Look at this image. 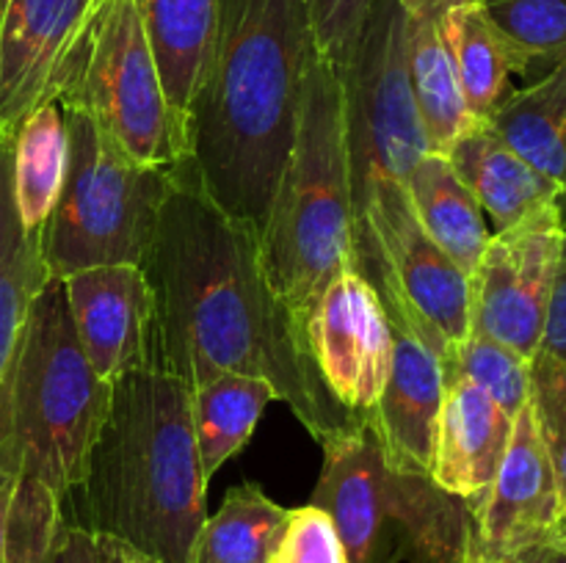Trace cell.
I'll list each match as a JSON object with an SVG mask.
<instances>
[{
  "instance_id": "cell-33",
  "label": "cell",
  "mask_w": 566,
  "mask_h": 563,
  "mask_svg": "<svg viewBox=\"0 0 566 563\" xmlns=\"http://www.w3.org/2000/svg\"><path fill=\"white\" fill-rule=\"evenodd\" d=\"M50 563H158L147 552L136 550L119 535L103 533V530L83 528V524H61L59 541H55L53 561Z\"/></svg>"
},
{
  "instance_id": "cell-23",
  "label": "cell",
  "mask_w": 566,
  "mask_h": 563,
  "mask_svg": "<svg viewBox=\"0 0 566 563\" xmlns=\"http://www.w3.org/2000/svg\"><path fill=\"white\" fill-rule=\"evenodd\" d=\"M70 163V132L59 103H44L11 136V199L22 226L42 232L61 196Z\"/></svg>"
},
{
  "instance_id": "cell-11",
  "label": "cell",
  "mask_w": 566,
  "mask_h": 563,
  "mask_svg": "<svg viewBox=\"0 0 566 563\" xmlns=\"http://www.w3.org/2000/svg\"><path fill=\"white\" fill-rule=\"evenodd\" d=\"M304 348L329 395L352 417L368 419L392 368V331L379 293L357 270H343L298 318Z\"/></svg>"
},
{
  "instance_id": "cell-37",
  "label": "cell",
  "mask_w": 566,
  "mask_h": 563,
  "mask_svg": "<svg viewBox=\"0 0 566 563\" xmlns=\"http://www.w3.org/2000/svg\"><path fill=\"white\" fill-rule=\"evenodd\" d=\"M11 478V475L9 472H6V469L3 467H0V486H3L6 484V480H9Z\"/></svg>"
},
{
  "instance_id": "cell-26",
  "label": "cell",
  "mask_w": 566,
  "mask_h": 563,
  "mask_svg": "<svg viewBox=\"0 0 566 563\" xmlns=\"http://www.w3.org/2000/svg\"><path fill=\"white\" fill-rule=\"evenodd\" d=\"M446 33L464 103L475 121H486L512 92V50L475 0H453L448 6Z\"/></svg>"
},
{
  "instance_id": "cell-36",
  "label": "cell",
  "mask_w": 566,
  "mask_h": 563,
  "mask_svg": "<svg viewBox=\"0 0 566 563\" xmlns=\"http://www.w3.org/2000/svg\"><path fill=\"white\" fill-rule=\"evenodd\" d=\"M464 563H497V561H492V557L481 555V552L475 550V544H470V552H468V557H464Z\"/></svg>"
},
{
  "instance_id": "cell-19",
  "label": "cell",
  "mask_w": 566,
  "mask_h": 563,
  "mask_svg": "<svg viewBox=\"0 0 566 563\" xmlns=\"http://www.w3.org/2000/svg\"><path fill=\"white\" fill-rule=\"evenodd\" d=\"M160 83L188 130V114L208 77L221 0H138Z\"/></svg>"
},
{
  "instance_id": "cell-15",
  "label": "cell",
  "mask_w": 566,
  "mask_h": 563,
  "mask_svg": "<svg viewBox=\"0 0 566 563\" xmlns=\"http://www.w3.org/2000/svg\"><path fill=\"white\" fill-rule=\"evenodd\" d=\"M392 331V368L368 425L379 436L387 458L403 469L429 472L434 423L440 412L446 373L442 362L407 315L381 304Z\"/></svg>"
},
{
  "instance_id": "cell-20",
  "label": "cell",
  "mask_w": 566,
  "mask_h": 563,
  "mask_svg": "<svg viewBox=\"0 0 566 563\" xmlns=\"http://www.w3.org/2000/svg\"><path fill=\"white\" fill-rule=\"evenodd\" d=\"M403 188L426 235L464 274L473 276L492 230L486 226L481 204L453 171L451 160L440 152H426L403 177Z\"/></svg>"
},
{
  "instance_id": "cell-5",
  "label": "cell",
  "mask_w": 566,
  "mask_h": 563,
  "mask_svg": "<svg viewBox=\"0 0 566 563\" xmlns=\"http://www.w3.org/2000/svg\"><path fill=\"white\" fill-rule=\"evenodd\" d=\"M108 403L111 381L88 364L64 282L50 276L0 386V467L42 480L66 500L81 486Z\"/></svg>"
},
{
  "instance_id": "cell-4",
  "label": "cell",
  "mask_w": 566,
  "mask_h": 563,
  "mask_svg": "<svg viewBox=\"0 0 566 563\" xmlns=\"http://www.w3.org/2000/svg\"><path fill=\"white\" fill-rule=\"evenodd\" d=\"M269 285L296 320L343 270H354V196L340 77L315 50L304 77L296 136L260 230Z\"/></svg>"
},
{
  "instance_id": "cell-22",
  "label": "cell",
  "mask_w": 566,
  "mask_h": 563,
  "mask_svg": "<svg viewBox=\"0 0 566 563\" xmlns=\"http://www.w3.org/2000/svg\"><path fill=\"white\" fill-rule=\"evenodd\" d=\"M48 279L42 232L22 226L11 199V136L0 138V386L14 362L33 298Z\"/></svg>"
},
{
  "instance_id": "cell-16",
  "label": "cell",
  "mask_w": 566,
  "mask_h": 563,
  "mask_svg": "<svg viewBox=\"0 0 566 563\" xmlns=\"http://www.w3.org/2000/svg\"><path fill=\"white\" fill-rule=\"evenodd\" d=\"M512 423L514 419L481 386L464 375L446 373L429 458L434 484L473 508L495 478L512 436Z\"/></svg>"
},
{
  "instance_id": "cell-13",
  "label": "cell",
  "mask_w": 566,
  "mask_h": 563,
  "mask_svg": "<svg viewBox=\"0 0 566 563\" xmlns=\"http://www.w3.org/2000/svg\"><path fill=\"white\" fill-rule=\"evenodd\" d=\"M99 0H3L0 11V136L31 110L55 103L66 55Z\"/></svg>"
},
{
  "instance_id": "cell-7",
  "label": "cell",
  "mask_w": 566,
  "mask_h": 563,
  "mask_svg": "<svg viewBox=\"0 0 566 563\" xmlns=\"http://www.w3.org/2000/svg\"><path fill=\"white\" fill-rule=\"evenodd\" d=\"M70 163L61 196L42 226V257L55 279L94 265H144L175 166L127 158L86 114L64 108Z\"/></svg>"
},
{
  "instance_id": "cell-29",
  "label": "cell",
  "mask_w": 566,
  "mask_h": 563,
  "mask_svg": "<svg viewBox=\"0 0 566 563\" xmlns=\"http://www.w3.org/2000/svg\"><path fill=\"white\" fill-rule=\"evenodd\" d=\"M64 524V500L42 480L14 475L6 522V563H50Z\"/></svg>"
},
{
  "instance_id": "cell-9",
  "label": "cell",
  "mask_w": 566,
  "mask_h": 563,
  "mask_svg": "<svg viewBox=\"0 0 566 563\" xmlns=\"http://www.w3.org/2000/svg\"><path fill=\"white\" fill-rule=\"evenodd\" d=\"M337 77L357 221L381 185H403L409 169L431 152L407 72L401 0H374Z\"/></svg>"
},
{
  "instance_id": "cell-28",
  "label": "cell",
  "mask_w": 566,
  "mask_h": 563,
  "mask_svg": "<svg viewBox=\"0 0 566 563\" xmlns=\"http://www.w3.org/2000/svg\"><path fill=\"white\" fill-rule=\"evenodd\" d=\"M442 370L473 381L512 419L531 397V359L481 331H470L442 359Z\"/></svg>"
},
{
  "instance_id": "cell-38",
  "label": "cell",
  "mask_w": 566,
  "mask_h": 563,
  "mask_svg": "<svg viewBox=\"0 0 566 563\" xmlns=\"http://www.w3.org/2000/svg\"><path fill=\"white\" fill-rule=\"evenodd\" d=\"M558 533H562V535H564V539H566V519H564V522H562V524H558Z\"/></svg>"
},
{
  "instance_id": "cell-18",
  "label": "cell",
  "mask_w": 566,
  "mask_h": 563,
  "mask_svg": "<svg viewBox=\"0 0 566 563\" xmlns=\"http://www.w3.org/2000/svg\"><path fill=\"white\" fill-rule=\"evenodd\" d=\"M446 158L451 160L459 180L470 188L484 215L492 219V232L509 230L551 204H564L562 188L525 163L484 121H475L464 130L451 144Z\"/></svg>"
},
{
  "instance_id": "cell-8",
  "label": "cell",
  "mask_w": 566,
  "mask_h": 563,
  "mask_svg": "<svg viewBox=\"0 0 566 563\" xmlns=\"http://www.w3.org/2000/svg\"><path fill=\"white\" fill-rule=\"evenodd\" d=\"M55 103L86 114L138 163L188 158L186 121L164 92L138 0H99L61 66Z\"/></svg>"
},
{
  "instance_id": "cell-17",
  "label": "cell",
  "mask_w": 566,
  "mask_h": 563,
  "mask_svg": "<svg viewBox=\"0 0 566 563\" xmlns=\"http://www.w3.org/2000/svg\"><path fill=\"white\" fill-rule=\"evenodd\" d=\"M403 50L415 105L423 121L431 152L446 155L464 130L475 125L446 33V14L453 0H401Z\"/></svg>"
},
{
  "instance_id": "cell-21",
  "label": "cell",
  "mask_w": 566,
  "mask_h": 563,
  "mask_svg": "<svg viewBox=\"0 0 566 563\" xmlns=\"http://www.w3.org/2000/svg\"><path fill=\"white\" fill-rule=\"evenodd\" d=\"M484 125L562 188L566 219V55L536 83L509 92Z\"/></svg>"
},
{
  "instance_id": "cell-25",
  "label": "cell",
  "mask_w": 566,
  "mask_h": 563,
  "mask_svg": "<svg viewBox=\"0 0 566 563\" xmlns=\"http://www.w3.org/2000/svg\"><path fill=\"white\" fill-rule=\"evenodd\" d=\"M291 508L258 484L232 486L219 511L205 519L188 563H271L285 535Z\"/></svg>"
},
{
  "instance_id": "cell-39",
  "label": "cell",
  "mask_w": 566,
  "mask_h": 563,
  "mask_svg": "<svg viewBox=\"0 0 566 563\" xmlns=\"http://www.w3.org/2000/svg\"><path fill=\"white\" fill-rule=\"evenodd\" d=\"M0 11H3V0H0ZM0 138H3V136H0Z\"/></svg>"
},
{
  "instance_id": "cell-30",
  "label": "cell",
  "mask_w": 566,
  "mask_h": 563,
  "mask_svg": "<svg viewBox=\"0 0 566 563\" xmlns=\"http://www.w3.org/2000/svg\"><path fill=\"white\" fill-rule=\"evenodd\" d=\"M531 408L545 450L556 472L562 497V522L566 519V362L536 353L531 359Z\"/></svg>"
},
{
  "instance_id": "cell-1",
  "label": "cell",
  "mask_w": 566,
  "mask_h": 563,
  "mask_svg": "<svg viewBox=\"0 0 566 563\" xmlns=\"http://www.w3.org/2000/svg\"><path fill=\"white\" fill-rule=\"evenodd\" d=\"M153 290V362L199 386L219 373L265 379L315 442L352 417L321 381L296 320L269 285L260 232L227 215L180 160L144 259Z\"/></svg>"
},
{
  "instance_id": "cell-27",
  "label": "cell",
  "mask_w": 566,
  "mask_h": 563,
  "mask_svg": "<svg viewBox=\"0 0 566 563\" xmlns=\"http://www.w3.org/2000/svg\"><path fill=\"white\" fill-rule=\"evenodd\" d=\"M514 59V72L528 75L566 55V0H475ZM545 70V72H547Z\"/></svg>"
},
{
  "instance_id": "cell-35",
  "label": "cell",
  "mask_w": 566,
  "mask_h": 563,
  "mask_svg": "<svg viewBox=\"0 0 566 563\" xmlns=\"http://www.w3.org/2000/svg\"><path fill=\"white\" fill-rule=\"evenodd\" d=\"M497 563H566V539L556 530L547 539L534 541V544L501 557Z\"/></svg>"
},
{
  "instance_id": "cell-10",
  "label": "cell",
  "mask_w": 566,
  "mask_h": 563,
  "mask_svg": "<svg viewBox=\"0 0 566 563\" xmlns=\"http://www.w3.org/2000/svg\"><path fill=\"white\" fill-rule=\"evenodd\" d=\"M564 235L562 204H551L509 230L492 232L470 276L473 331L528 359L539 353Z\"/></svg>"
},
{
  "instance_id": "cell-34",
  "label": "cell",
  "mask_w": 566,
  "mask_h": 563,
  "mask_svg": "<svg viewBox=\"0 0 566 563\" xmlns=\"http://www.w3.org/2000/svg\"><path fill=\"white\" fill-rule=\"evenodd\" d=\"M539 353L545 357L566 362V235L562 259H558L556 282H553L551 304H547V320H545V334H542Z\"/></svg>"
},
{
  "instance_id": "cell-6",
  "label": "cell",
  "mask_w": 566,
  "mask_h": 563,
  "mask_svg": "<svg viewBox=\"0 0 566 563\" xmlns=\"http://www.w3.org/2000/svg\"><path fill=\"white\" fill-rule=\"evenodd\" d=\"M313 506L332 519L348 563H464L473 508L429 472L387 458L368 419L321 442Z\"/></svg>"
},
{
  "instance_id": "cell-14",
  "label": "cell",
  "mask_w": 566,
  "mask_h": 563,
  "mask_svg": "<svg viewBox=\"0 0 566 563\" xmlns=\"http://www.w3.org/2000/svg\"><path fill=\"white\" fill-rule=\"evenodd\" d=\"M72 326L94 373L116 381L153 362V290L142 265H94L64 276Z\"/></svg>"
},
{
  "instance_id": "cell-3",
  "label": "cell",
  "mask_w": 566,
  "mask_h": 563,
  "mask_svg": "<svg viewBox=\"0 0 566 563\" xmlns=\"http://www.w3.org/2000/svg\"><path fill=\"white\" fill-rule=\"evenodd\" d=\"M208 475L191 419V386L160 370L111 381L88 450L75 524L119 535L158 563H188L208 519Z\"/></svg>"
},
{
  "instance_id": "cell-31",
  "label": "cell",
  "mask_w": 566,
  "mask_h": 563,
  "mask_svg": "<svg viewBox=\"0 0 566 563\" xmlns=\"http://www.w3.org/2000/svg\"><path fill=\"white\" fill-rule=\"evenodd\" d=\"M271 563H348L332 519L318 506L307 502L291 508L285 535Z\"/></svg>"
},
{
  "instance_id": "cell-32",
  "label": "cell",
  "mask_w": 566,
  "mask_h": 563,
  "mask_svg": "<svg viewBox=\"0 0 566 563\" xmlns=\"http://www.w3.org/2000/svg\"><path fill=\"white\" fill-rule=\"evenodd\" d=\"M374 0H307L310 28L315 47L335 70H340L352 55Z\"/></svg>"
},
{
  "instance_id": "cell-24",
  "label": "cell",
  "mask_w": 566,
  "mask_h": 563,
  "mask_svg": "<svg viewBox=\"0 0 566 563\" xmlns=\"http://www.w3.org/2000/svg\"><path fill=\"white\" fill-rule=\"evenodd\" d=\"M276 401L274 386L258 375L219 373L191 390V419L199 458L213 478L235 453L247 447L265 408Z\"/></svg>"
},
{
  "instance_id": "cell-2",
  "label": "cell",
  "mask_w": 566,
  "mask_h": 563,
  "mask_svg": "<svg viewBox=\"0 0 566 563\" xmlns=\"http://www.w3.org/2000/svg\"><path fill=\"white\" fill-rule=\"evenodd\" d=\"M307 0H221L208 77L188 114V166L232 219L263 230L315 53Z\"/></svg>"
},
{
  "instance_id": "cell-12",
  "label": "cell",
  "mask_w": 566,
  "mask_h": 563,
  "mask_svg": "<svg viewBox=\"0 0 566 563\" xmlns=\"http://www.w3.org/2000/svg\"><path fill=\"white\" fill-rule=\"evenodd\" d=\"M562 524V497L531 403L512 423L490 489L473 506V544L481 555L501 561L534 541L553 535Z\"/></svg>"
}]
</instances>
